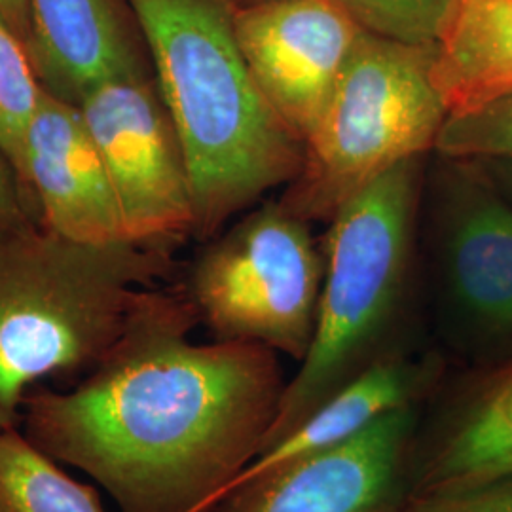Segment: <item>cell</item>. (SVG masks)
I'll return each mask as SVG.
<instances>
[{
	"mask_svg": "<svg viewBox=\"0 0 512 512\" xmlns=\"http://www.w3.org/2000/svg\"><path fill=\"white\" fill-rule=\"evenodd\" d=\"M181 287L139 296L122 336L71 391H31L23 435L99 482L120 512H215L260 454L287 380L279 353L196 344Z\"/></svg>",
	"mask_w": 512,
	"mask_h": 512,
	"instance_id": "obj_1",
	"label": "cell"
},
{
	"mask_svg": "<svg viewBox=\"0 0 512 512\" xmlns=\"http://www.w3.org/2000/svg\"><path fill=\"white\" fill-rule=\"evenodd\" d=\"M450 366L435 346L399 353L370 366L315 408L289 435L258 454L232 482L224 499L296 461L353 439L374 421L399 408L423 406L437 391Z\"/></svg>",
	"mask_w": 512,
	"mask_h": 512,
	"instance_id": "obj_13",
	"label": "cell"
},
{
	"mask_svg": "<svg viewBox=\"0 0 512 512\" xmlns=\"http://www.w3.org/2000/svg\"><path fill=\"white\" fill-rule=\"evenodd\" d=\"M427 160L395 165L329 220L315 338L287 382L260 454L370 366L433 346L418 236Z\"/></svg>",
	"mask_w": 512,
	"mask_h": 512,
	"instance_id": "obj_3",
	"label": "cell"
},
{
	"mask_svg": "<svg viewBox=\"0 0 512 512\" xmlns=\"http://www.w3.org/2000/svg\"><path fill=\"white\" fill-rule=\"evenodd\" d=\"M366 33L435 46L454 0H334Z\"/></svg>",
	"mask_w": 512,
	"mask_h": 512,
	"instance_id": "obj_19",
	"label": "cell"
},
{
	"mask_svg": "<svg viewBox=\"0 0 512 512\" xmlns=\"http://www.w3.org/2000/svg\"><path fill=\"white\" fill-rule=\"evenodd\" d=\"M0 512H105L92 486L76 482L19 431H0Z\"/></svg>",
	"mask_w": 512,
	"mask_h": 512,
	"instance_id": "obj_16",
	"label": "cell"
},
{
	"mask_svg": "<svg viewBox=\"0 0 512 512\" xmlns=\"http://www.w3.org/2000/svg\"><path fill=\"white\" fill-rule=\"evenodd\" d=\"M31 224H37V220L25 200L14 167L0 147V239L18 234Z\"/></svg>",
	"mask_w": 512,
	"mask_h": 512,
	"instance_id": "obj_21",
	"label": "cell"
},
{
	"mask_svg": "<svg viewBox=\"0 0 512 512\" xmlns=\"http://www.w3.org/2000/svg\"><path fill=\"white\" fill-rule=\"evenodd\" d=\"M228 2L236 8V6H245V4H251V2H256V0H228Z\"/></svg>",
	"mask_w": 512,
	"mask_h": 512,
	"instance_id": "obj_24",
	"label": "cell"
},
{
	"mask_svg": "<svg viewBox=\"0 0 512 512\" xmlns=\"http://www.w3.org/2000/svg\"><path fill=\"white\" fill-rule=\"evenodd\" d=\"M192 184L194 238L298 177L304 141L256 86L228 0H128Z\"/></svg>",
	"mask_w": 512,
	"mask_h": 512,
	"instance_id": "obj_2",
	"label": "cell"
},
{
	"mask_svg": "<svg viewBox=\"0 0 512 512\" xmlns=\"http://www.w3.org/2000/svg\"><path fill=\"white\" fill-rule=\"evenodd\" d=\"M431 76L450 114L512 92V0H454Z\"/></svg>",
	"mask_w": 512,
	"mask_h": 512,
	"instance_id": "obj_15",
	"label": "cell"
},
{
	"mask_svg": "<svg viewBox=\"0 0 512 512\" xmlns=\"http://www.w3.org/2000/svg\"><path fill=\"white\" fill-rule=\"evenodd\" d=\"M27 16L40 84L59 99L150 61L128 0H27Z\"/></svg>",
	"mask_w": 512,
	"mask_h": 512,
	"instance_id": "obj_14",
	"label": "cell"
},
{
	"mask_svg": "<svg viewBox=\"0 0 512 512\" xmlns=\"http://www.w3.org/2000/svg\"><path fill=\"white\" fill-rule=\"evenodd\" d=\"M42 93L44 88L27 44L0 14V147L14 171Z\"/></svg>",
	"mask_w": 512,
	"mask_h": 512,
	"instance_id": "obj_17",
	"label": "cell"
},
{
	"mask_svg": "<svg viewBox=\"0 0 512 512\" xmlns=\"http://www.w3.org/2000/svg\"><path fill=\"white\" fill-rule=\"evenodd\" d=\"M435 154L473 162L512 158V92L448 114Z\"/></svg>",
	"mask_w": 512,
	"mask_h": 512,
	"instance_id": "obj_18",
	"label": "cell"
},
{
	"mask_svg": "<svg viewBox=\"0 0 512 512\" xmlns=\"http://www.w3.org/2000/svg\"><path fill=\"white\" fill-rule=\"evenodd\" d=\"M397 512H512V476L454 492L408 499Z\"/></svg>",
	"mask_w": 512,
	"mask_h": 512,
	"instance_id": "obj_20",
	"label": "cell"
},
{
	"mask_svg": "<svg viewBox=\"0 0 512 512\" xmlns=\"http://www.w3.org/2000/svg\"><path fill=\"white\" fill-rule=\"evenodd\" d=\"M173 272L171 253L133 241L80 243L38 224L0 239V431L18 427L35 385L88 374Z\"/></svg>",
	"mask_w": 512,
	"mask_h": 512,
	"instance_id": "obj_4",
	"label": "cell"
},
{
	"mask_svg": "<svg viewBox=\"0 0 512 512\" xmlns=\"http://www.w3.org/2000/svg\"><path fill=\"white\" fill-rule=\"evenodd\" d=\"M418 236L431 344L452 366L512 357V202L482 165L429 156Z\"/></svg>",
	"mask_w": 512,
	"mask_h": 512,
	"instance_id": "obj_6",
	"label": "cell"
},
{
	"mask_svg": "<svg viewBox=\"0 0 512 512\" xmlns=\"http://www.w3.org/2000/svg\"><path fill=\"white\" fill-rule=\"evenodd\" d=\"M512 476V357L450 366L408 450V499Z\"/></svg>",
	"mask_w": 512,
	"mask_h": 512,
	"instance_id": "obj_10",
	"label": "cell"
},
{
	"mask_svg": "<svg viewBox=\"0 0 512 512\" xmlns=\"http://www.w3.org/2000/svg\"><path fill=\"white\" fill-rule=\"evenodd\" d=\"M16 175L44 230L80 243L129 241L107 167L76 103L44 90Z\"/></svg>",
	"mask_w": 512,
	"mask_h": 512,
	"instance_id": "obj_12",
	"label": "cell"
},
{
	"mask_svg": "<svg viewBox=\"0 0 512 512\" xmlns=\"http://www.w3.org/2000/svg\"><path fill=\"white\" fill-rule=\"evenodd\" d=\"M435 46L363 33L304 141L298 177L277 198L329 222L395 165L431 156L450 110L433 76Z\"/></svg>",
	"mask_w": 512,
	"mask_h": 512,
	"instance_id": "obj_5",
	"label": "cell"
},
{
	"mask_svg": "<svg viewBox=\"0 0 512 512\" xmlns=\"http://www.w3.org/2000/svg\"><path fill=\"white\" fill-rule=\"evenodd\" d=\"M0 14L8 19L19 38L29 48V16H27V0H0Z\"/></svg>",
	"mask_w": 512,
	"mask_h": 512,
	"instance_id": "obj_22",
	"label": "cell"
},
{
	"mask_svg": "<svg viewBox=\"0 0 512 512\" xmlns=\"http://www.w3.org/2000/svg\"><path fill=\"white\" fill-rule=\"evenodd\" d=\"M76 105L107 167L129 241L171 253L194 236L188 167L150 61L93 84Z\"/></svg>",
	"mask_w": 512,
	"mask_h": 512,
	"instance_id": "obj_8",
	"label": "cell"
},
{
	"mask_svg": "<svg viewBox=\"0 0 512 512\" xmlns=\"http://www.w3.org/2000/svg\"><path fill=\"white\" fill-rule=\"evenodd\" d=\"M325 277L311 222L279 200L241 213L205 239L179 283L200 325L219 342H251L302 363Z\"/></svg>",
	"mask_w": 512,
	"mask_h": 512,
	"instance_id": "obj_7",
	"label": "cell"
},
{
	"mask_svg": "<svg viewBox=\"0 0 512 512\" xmlns=\"http://www.w3.org/2000/svg\"><path fill=\"white\" fill-rule=\"evenodd\" d=\"M421 406L399 408L321 454L239 488L215 512H397Z\"/></svg>",
	"mask_w": 512,
	"mask_h": 512,
	"instance_id": "obj_11",
	"label": "cell"
},
{
	"mask_svg": "<svg viewBox=\"0 0 512 512\" xmlns=\"http://www.w3.org/2000/svg\"><path fill=\"white\" fill-rule=\"evenodd\" d=\"M232 14L256 86L306 141L365 29L334 0H256Z\"/></svg>",
	"mask_w": 512,
	"mask_h": 512,
	"instance_id": "obj_9",
	"label": "cell"
},
{
	"mask_svg": "<svg viewBox=\"0 0 512 512\" xmlns=\"http://www.w3.org/2000/svg\"><path fill=\"white\" fill-rule=\"evenodd\" d=\"M478 164L484 167V171L494 181L495 186L512 202V158L486 160Z\"/></svg>",
	"mask_w": 512,
	"mask_h": 512,
	"instance_id": "obj_23",
	"label": "cell"
}]
</instances>
